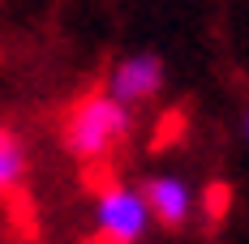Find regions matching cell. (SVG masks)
<instances>
[{
	"label": "cell",
	"mask_w": 249,
	"mask_h": 244,
	"mask_svg": "<svg viewBox=\"0 0 249 244\" xmlns=\"http://www.w3.org/2000/svg\"><path fill=\"white\" fill-rule=\"evenodd\" d=\"M129 124H133L129 103H121L112 90H90L86 98H77L69 107L60 137H65V150L77 163H103L129 137Z\"/></svg>",
	"instance_id": "obj_1"
},
{
	"label": "cell",
	"mask_w": 249,
	"mask_h": 244,
	"mask_svg": "<svg viewBox=\"0 0 249 244\" xmlns=\"http://www.w3.org/2000/svg\"><path fill=\"white\" fill-rule=\"evenodd\" d=\"M95 227L103 244H138L150 231V206L142 189L103 180L95 189Z\"/></svg>",
	"instance_id": "obj_2"
},
{
	"label": "cell",
	"mask_w": 249,
	"mask_h": 244,
	"mask_svg": "<svg viewBox=\"0 0 249 244\" xmlns=\"http://www.w3.org/2000/svg\"><path fill=\"white\" fill-rule=\"evenodd\" d=\"M107 90L121 98V103H129V107L150 103V98L163 90V60L155 51H133V56L116 60L112 73H107Z\"/></svg>",
	"instance_id": "obj_3"
},
{
	"label": "cell",
	"mask_w": 249,
	"mask_h": 244,
	"mask_svg": "<svg viewBox=\"0 0 249 244\" xmlns=\"http://www.w3.org/2000/svg\"><path fill=\"white\" fill-rule=\"evenodd\" d=\"M142 193H146L150 219L159 227H168V231H185L194 210H198V197H194V189L180 176H150L142 184Z\"/></svg>",
	"instance_id": "obj_4"
},
{
	"label": "cell",
	"mask_w": 249,
	"mask_h": 244,
	"mask_svg": "<svg viewBox=\"0 0 249 244\" xmlns=\"http://www.w3.org/2000/svg\"><path fill=\"white\" fill-rule=\"evenodd\" d=\"M26 171H30V159H26L22 133L13 124H0V201H9L26 184Z\"/></svg>",
	"instance_id": "obj_5"
},
{
	"label": "cell",
	"mask_w": 249,
	"mask_h": 244,
	"mask_svg": "<svg viewBox=\"0 0 249 244\" xmlns=\"http://www.w3.org/2000/svg\"><path fill=\"white\" fill-rule=\"evenodd\" d=\"M228 206H232V189H228L224 180L206 184V193H202V210H206V227H211V231L228 219Z\"/></svg>",
	"instance_id": "obj_6"
},
{
	"label": "cell",
	"mask_w": 249,
	"mask_h": 244,
	"mask_svg": "<svg viewBox=\"0 0 249 244\" xmlns=\"http://www.w3.org/2000/svg\"><path fill=\"white\" fill-rule=\"evenodd\" d=\"M236 129H241V142H245V146H249V107H245V112H241V120H236Z\"/></svg>",
	"instance_id": "obj_7"
},
{
	"label": "cell",
	"mask_w": 249,
	"mask_h": 244,
	"mask_svg": "<svg viewBox=\"0 0 249 244\" xmlns=\"http://www.w3.org/2000/svg\"><path fill=\"white\" fill-rule=\"evenodd\" d=\"M0 240H4V227H0Z\"/></svg>",
	"instance_id": "obj_8"
}]
</instances>
